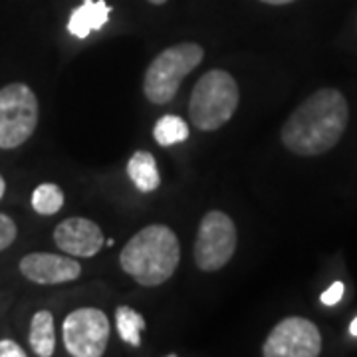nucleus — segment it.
Wrapping results in <instances>:
<instances>
[{"label": "nucleus", "instance_id": "f257e3e1", "mask_svg": "<svg viewBox=\"0 0 357 357\" xmlns=\"http://www.w3.org/2000/svg\"><path fill=\"white\" fill-rule=\"evenodd\" d=\"M349 119L342 91L318 89L302 102L282 128V143L296 155H321L342 139Z\"/></svg>", "mask_w": 357, "mask_h": 357}, {"label": "nucleus", "instance_id": "f03ea898", "mask_svg": "<svg viewBox=\"0 0 357 357\" xmlns=\"http://www.w3.org/2000/svg\"><path fill=\"white\" fill-rule=\"evenodd\" d=\"M181 246L177 234L165 225H149L129 241L119 264L141 286H159L167 282L178 266Z\"/></svg>", "mask_w": 357, "mask_h": 357}, {"label": "nucleus", "instance_id": "7ed1b4c3", "mask_svg": "<svg viewBox=\"0 0 357 357\" xmlns=\"http://www.w3.org/2000/svg\"><path fill=\"white\" fill-rule=\"evenodd\" d=\"M238 86L225 70H211L195 84L189 103L191 123L201 131L220 129L238 107Z\"/></svg>", "mask_w": 357, "mask_h": 357}, {"label": "nucleus", "instance_id": "20e7f679", "mask_svg": "<svg viewBox=\"0 0 357 357\" xmlns=\"http://www.w3.org/2000/svg\"><path fill=\"white\" fill-rule=\"evenodd\" d=\"M204 52L195 42H183L163 50L145 72L143 89L151 103L165 105L173 102L183 79L203 62Z\"/></svg>", "mask_w": 357, "mask_h": 357}, {"label": "nucleus", "instance_id": "39448f33", "mask_svg": "<svg viewBox=\"0 0 357 357\" xmlns=\"http://www.w3.org/2000/svg\"><path fill=\"white\" fill-rule=\"evenodd\" d=\"M38 128V98L22 82L0 89V149H14Z\"/></svg>", "mask_w": 357, "mask_h": 357}, {"label": "nucleus", "instance_id": "423d86ee", "mask_svg": "<svg viewBox=\"0 0 357 357\" xmlns=\"http://www.w3.org/2000/svg\"><path fill=\"white\" fill-rule=\"evenodd\" d=\"M236 250V227L222 211H211L201 220L195 241V264L203 272L220 270Z\"/></svg>", "mask_w": 357, "mask_h": 357}, {"label": "nucleus", "instance_id": "0eeeda50", "mask_svg": "<svg viewBox=\"0 0 357 357\" xmlns=\"http://www.w3.org/2000/svg\"><path fill=\"white\" fill-rule=\"evenodd\" d=\"M62 333L70 356L100 357L109 340V319L98 307H77L64 319Z\"/></svg>", "mask_w": 357, "mask_h": 357}, {"label": "nucleus", "instance_id": "6e6552de", "mask_svg": "<svg viewBox=\"0 0 357 357\" xmlns=\"http://www.w3.org/2000/svg\"><path fill=\"white\" fill-rule=\"evenodd\" d=\"M321 351V333L306 318H286L270 332L262 345L266 357H316Z\"/></svg>", "mask_w": 357, "mask_h": 357}, {"label": "nucleus", "instance_id": "1a4fd4ad", "mask_svg": "<svg viewBox=\"0 0 357 357\" xmlns=\"http://www.w3.org/2000/svg\"><path fill=\"white\" fill-rule=\"evenodd\" d=\"M20 272L24 274V278L34 284L52 286V284L77 280L82 274V266L72 256L32 252L20 260Z\"/></svg>", "mask_w": 357, "mask_h": 357}, {"label": "nucleus", "instance_id": "9d476101", "mask_svg": "<svg viewBox=\"0 0 357 357\" xmlns=\"http://www.w3.org/2000/svg\"><path fill=\"white\" fill-rule=\"evenodd\" d=\"M54 243L66 255L91 258L103 248V234L93 220L72 217L56 227Z\"/></svg>", "mask_w": 357, "mask_h": 357}, {"label": "nucleus", "instance_id": "9b49d317", "mask_svg": "<svg viewBox=\"0 0 357 357\" xmlns=\"http://www.w3.org/2000/svg\"><path fill=\"white\" fill-rule=\"evenodd\" d=\"M112 14V6L105 0H84L82 6H77L68 20V32L76 38H88L89 32L100 30L107 24Z\"/></svg>", "mask_w": 357, "mask_h": 357}, {"label": "nucleus", "instance_id": "f8f14e48", "mask_svg": "<svg viewBox=\"0 0 357 357\" xmlns=\"http://www.w3.org/2000/svg\"><path fill=\"white\" fill-rule=\"evenodd\" d=\"M128 175L141 192H151L161 185V175L157 171L155 157L147 151H137L131 155L128 163Z\"/></svg>", "mask_w": 357, "mask_h": 357}, {"label": "nucleus", "instance_id": "ddd939ff", "mask_svg": "<svg viewBox=\"0 0 357 357\" xmlns=\"http://www.w3.org/2000/svg\"><path fill=\"white\" fill-rule=\"evenodd\" d=\"M30 347L40 357H50L56 349V333H54V316L48 310H40L34 314L30 324Z\"/></svg>", "mask_w": 357, "mask_h": 357}, {"label": "nucleus", "instance_id": "4468645a", "mask_svg": "<svg viewBox=\"0 0 357 357\" xmlns=\"http://www.w3.org/2000/svg\"><path fill=\"white\" fill-rule=\"evenodd\" d=\"M115 324H117V332L119 337L126 344L139 347L141 345V332L145 330V318L139 312H135L133 307L119 306L115 312Z\"/></svg>", "mask_w": 357, "mask_h": 357}, {"label": "nucleus", "instance_id": "2eb2a0df", "mask_svg": "<svg viewBox=\"0 0 357 357\" xmlns=\"http://www.w3.org/2000/svg\"><path fill=\"white\" fill-rule=\"evenodd\" d=\"M62 206H64V191L54 183H42L32 192V208L38 215L52 217L60 213Z\"/></svg>", "mask_w": 357, "mask_h": 357}, {"label": "nucleus", "instance_id": "dca6fc26", "mask_svg": "<svg viewBox=\"0 0 357 357\" xmlns=\"http://www.w3.org/2000/svg\"><path fill=\"white\" fill-rule=\"evenodd\" d=\"M153 137L159 145H175L189 139V126L178 115H163L153 129Z\"/></svg>", "mask_w": 357, "mask_h": 357}, {"label": "nucleus", "instance_id": "f3484780", "mask_svg": "<svg viewBox=\"0 0 357 357\" xmlns=\"http://www.w3.org/2000/svg\"><path fill=\"white\" fill-rule=\"evenodd\" d=\"M16 234H18L16 222L8 215L0 213V252L6 250L16 241Z\"/></svg>", "mask_w": 357, "mask_h": 357}, {"label": "nucleus", "instance_id": "a211bd4d", "mask_svg": "<svg viewBox=\"0 0 357 357\" xmlns=\"http://www.w3.org/2000/svg\"><path fill=\"white\" fill-rule=\"evenodd\" d=\"M342 296H344V284H342V282H333L332 286L321 294V304H326V306H335V304L342 300Z\"/></svg>", "mask_w": 357, "mask_h": 357}, {"label": "nucleus", "instance_id": "6ab92c4d", "mask_svg": "<svg viewBox=\"0 0 357 357\" xmlns=\"http://www.w3.org/2000/svg\"><path fill=\"white\" fill-rule=\"evenodd\" d=\"M0 357H26V351L13 340H0Z\"/></svg>", "mask_w": 357, "mask_h": 357}, {"label": "nucleus", "instance_id": "aec40b11", "mask_svg": "<svg viewBox=\"0 0 357 357\" xmlns=\"http://www.w3.org/2000/svg\"><path fill=\"white\" fill-rule=\"evenodd\" d=\"M262 2H266V4H274V6H282V4H290L294 0H262Z\"/></svg>", "mask_w": 357, "mask_h": 357}, {"label": "nucleus", "instance_id": "412c9836", "mask_svg": "<svg viewBox=\"0 0 357 357\" xmlns=\"http://www.w3.org/2000/svg\"><path fill=\"white\" fill-rule=\"evenodd\" d=\"M349 333H351V335H356V337H357V318L354 319L351 324H349Z\"/></svg>", "mask_w": 357, "mask_h": 357}, {"label": "nucleus", "instance_id": "4be33fe9", "mask_svg": "<svg viewBox=\"0 0 357 357\" xmlns=\"http://www.w3.org/2000/svg\"><path fill=\"white\" fill-rule=\"evenodd\" d=\"M4 192H6V183H4V178L0 175V199L4 197Z\"/></svg>", "mask_w": 357, "mask_h": 357}, {"label": "nucleus", "instance_id": "5701e85b", "mask_svg": "<svg viewBox=\"0 0 357 357\" xmlns=\"http://www.w3.org/2000/svg\"><path fill=\"white\" fill-rule=\"evenodd\" d=\"M149 2H151V4H165L167 0H149Z\"/></svg>", "mask_w": 357, "mask_h": 357}, {"label": "nucleus", "instance_id": "b1692460", "mask_svg": "<svg viewBox=\"0 0 357 357\" xmlns=\"http://www.w3.org/2000/svg\"><path fill=\"white\" fill-rule=\"evenodd\" d=\"M105 244H107V246H114L115 241H114V238H107V241H105Z\"/></svg>", "mask_w": 357, "mask_h": 357}]
</instances>
